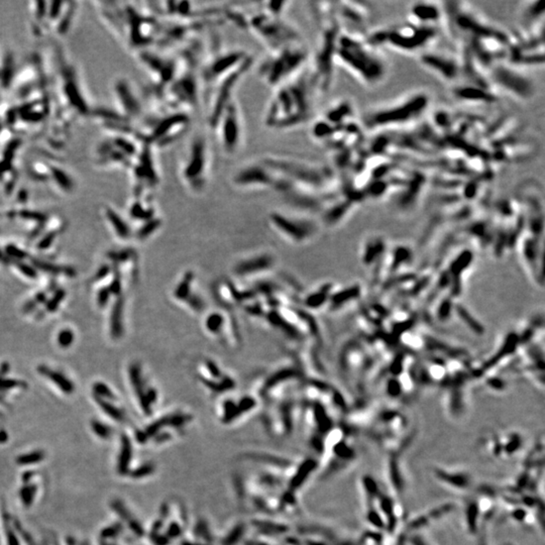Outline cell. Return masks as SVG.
I'll return each mask as SVG.
<instances>
[{"instance_id": "29", "label": "cell", "mask_w": 545, "mask_h": 545, "mask_svg": "<svg viewBox=\"0 0 545 545\" xmlns=\"http://www.w3.org/2000/svg\"><path fill=\"white\" fill-rule=\"evenodd\" d=\"M133 254L134 253L131 250H123L120 252H109L107 253V256L109 257V259L114 261L115 264L116 262L118 264V262L128 260L133 256Z\"/></svg>"}, {"instance_id": "22", "label": "cell", "mask_w": 545, "mask_h": 545, "mask_svg": "<svg viewBox=\"0 0 545 545\" xmlns=\"http://www.w3.org/2000/svg\"><path fill=\"white\" fill-rule=\"evenodd\" d=\"M49 170L51 171L52 177H53L51 179L55 182V184L57 185L58 188L62 189L65 192H70L73 190L74 188L73 180L71 179V176L69 173H67L63 168L55 167V166L49 168Z\"/></svg>"}, {"instance_id": "12", "label": "cell", "mask_w": 545, "mask_h": 545, "mask_svg": "<svg viewBox=\"0 0 545 545\" xmlns=\"http://www.w3.org/2000/svg\"><path fill=\"white\" fill-rule=\"evenodd\" d=\"M154 149L155 147L152 145L141 141L139 151L129 166L134 185L137 186L136 194L150 191L160 184V173Z\"/></svg>"}, {"instance_id": "16", "label": "cell", "mask_w": 545, "mask_h": 545, "mask_svg": "<svg viewBox=\"0 0 545 545\" xmlns=\"http://www.w3.org/2000/svg\"><path fill=\"white\" fill-rule=\"evenodd\" d=\"M421 63L443 79H454L459 69L455 59L442 53L424 54L421 57Z\"/></svg>"}, {"instance_id": "23", "label": "cell", "mask_w": 545, "mask_h": 545, "mask_svg": "<svg viewBox=\"0 0 545 545\" xmlns=\"http://www.w3.org/2000/svg\"><path fill=\"white\" fill-rule=\"evenodd\" d=\"M105 215L119 237L128 238L129 236V229L127 224L113 209L107 207L105 210Z\"/></svg>"}, {"instance_id": "17", "label": "cell", "mask_w": 545, "mask_h": 545, "mask_svg": "<svg viewBox=\"0 0 545 545\" xmlns=\"http://www.w3.org/2000/svg\"><path fill=\"white\" fill-rule=\"evenodd\" d=\"M271 220L277 229L297 240L304 239L312 233V224L305 220L294 219L282 213H273Z\"/></svg>"}, {"instance_id": "1", "label": "cell", "mask_w": 545, "mask_h": 545, "mask_svg": "<svg viewBox=\"0 0 545 545\" xmlns=\"http://www.w3.org/2000/svg\"><path fill=\"white\" fill-rule=\"evenodd\" d=\"M313 77L301 73L287 84L275 89L265 112V125L273 129L287 130L306 124L313 110Z\"/></svg>"}, {"instance_id": "25", "label": "cell", "mask_w": 545, "mask_h": 545, "mask_svg": "<svg viewBox=\"0 0 545 545\" xmlns=\"http://www.w3.org/2000/svg\"><path fill=\"white\" fill-rule=\"evenodd\" d=\"M74 333L71 329L69 328H65V329H62L59 334H58V337H57V340H58V345L62 348V349H68L72 346V343L74 342Z\"/></svg>"}, {"instance_id": "8", "label": "cell", "mask_w": 545, "mask_h": 545, "mask_svg": "<svg viewBox=\"0 0 545 545\" xmlns=\"http://www.w3.org/2000/svg\"><path fill=\"white\" fill-rule=\"evenodd\" d=\"M213 128L216 130L218 144L225 155H235L241 149L245 141V123L236 99L222 111Z\"/></svg>"}, {"instance_id": "31", "label": "cell", "mask_w": 545, "mask_h": 545, "mask_svg": "<svg viewBox=\"0 0 545 545\" xmlns=\"http://www.w3.org/2000/svg\"><path fill=\"white\" fill-rule=\"evenodd\" d=\"M57 234H58V231H56V230H53V231H50V232L44 234V236L40 238V240L38 241L37 249L42 250V251L49 249L54 244V241L57 237Z\"/></svg>"}, {"instance_id": "6", "label": "cell", "mask_w": 545, "mask_h": 545, "mask_svg": "<svg viewBox=\"0 0 545 545\" xmlns=\"http://www.w3.org/2000/svg\"><path fill=\"white\" fill-rule=\"evenodd\" d=\"M189 126L190 114L188 112L170 108L166 112L160 111L149 117L145 129L137 133V138L155 148H163L183 135Z\"/></svg>"}, {"instance_id": "18", "label": "cell", "mask_w": 545, "mask_h": 545, "mask_svg": "<svg viewBox=\"0 0 545 545\" xmlns=\"http://www.w3.org/2000/svg\"><path fill=\"white\" fill-rule=\"evenodd\" d=\"M435 477L439 481L446 483L448 487L458 491L469 490L473 482L472 477L467 472L458 470L437 469L435 471Z\"/></svg>"}, {"instance_id": "19", "label": "cell", "mask_w": 545, "mask_h": 545, "mask_svg": "<svg viewBox=\"0 0 545 545\" xmlns=\"http://www.w3.org/2000/svg\"><path fill=\"white\" fill-rule=\"evenodd\" d=\"M37 373L53 382L60 390H62L66 394H72L75 390L74 384L62 373H59L56 370L49 368L48 366L40 365L37 367Z\"/></svg>"}, {"instance_id": "27", "label": "cell", "mask_w": 545, "mask_h": 545, "mask_svg": "<svg viewBox=\"0 0 545 545\" xmlns=\"http://www.w3.org/2000/svg\"><path fill=\"white\" fill-rule=\"evenodd\" d=\"M27 384L16 379L0 378V390H10L15 388H26Z\"/></svg>"}, {"instance_id": "4", "label": "cell", "mask_w": 545, "mask_h": 545, "mask_svg": "<svg viewBox=\"0 0 545 545\" xmlns=\"http://www.w3.org/2000/svg\"><path fill=\"white\" fill-rule=\"evenodd\" d=\"M309 53L301 42L269 51L257 65L256 72L262 82L276 89L298 77L306 63Z\"/></svg>"}, {"instance_id": "15", "label": "cell", "mask_w": 545, "mask_h": 545, "mask_svg": "<svg viewBox=\"0 0 545 545\" xmlns=\"http://www.w3.org/2000/svg\"><path fill=\"white\" fill-rule=\"evenodd\" d=\"M114 94L116 103L123 115L129 121L139 118L143 115V105L136 92L127 79H119L114 85Z\"/></svg>"}, {"instance_id": "36", "label": "cell", "mask_w": 545, "mask_h": 545, "mask_svg": "<svg viewBox=\"0 0 545 545\" xmlns=\"http://www.w3.org/2000/svg\"><path fill=\"white\" fill-rule=\"evenodd\" d=\"M110 291L108 289V287H103L102 289H100V291L98 292V295H97V303H98V306L99 307H103L107 304V302L110 298Z\"/></svg>"}, {"instance_id": "7", "label": "cell", "mask_w": 545, "mask_h": 545, "mask_svg": "<svg viewBox=\"0 0 545 545\" xmlns=\"http://www.w3.org/2000/svg\"><path fill=\"white\" fill-rule=\"evenodd\" d=\"M247 27L251 32L264 43L269 51L301 42V36L297 30L282 18L267 12L257 13L252 16Z\"/></svg>"}, {"instance_id": "39", "label": "cell", "mask_w": 545, "mask_h": 545, "mask_svg": "<svg viewBox=\"0 0 545 545\" xmlns=\"http://www.w3.org/2000/svg\"><path fill=\"white\" fill-rule=\"evenodd\" d=\"M37 305H38V304H37L36 301H35L34 299L30 300V301H28V302L26 303V304L24 305L23 312H24V313H30V312L33 311V310L36 308Z\"/></svg>"}, {"instance_id": "28", "label": "cell", "mask_w": 545, "mask_h": 545, "mask_svg": "<svg viewBox=\"0 0 545 545\" xmlns=\"http://www.w3.org/2000/svg\"><path fill=\"white\" fill-rule=\"evenodd\" d=\"M5 255L7 256V257L9 259H15V260H18V261H22L23 259H25L27 256H28V254L22 250L19 249L18 247L14 246V245H8L6 248H5Z\"/></svg>"}, {"instance_id": "24", "label": "cell", "mask_w": 545, "mask_h": 545, "mask_svg": "<svg viewBox=\"0 0 545 545\" xmlns=\"http://www.w3.org/2000/svg\"><path fill=\"white\" fill-rule=\"evenodd\" d=\"M65 296H66V291L64 289L57 290L53 295V297L47 302V306H46L47 311L55 312L59 308L61 303H62L63 300L65 299Z\"/></svg>"}, {"instance_id": "14", "label": "cell", "mask_w": 545, "mask_h": 545, "mask_svg": "<svg viewBox=\"0 0 545 545\" xmlns=\"http://www.w3.org/2000/svg\"><path fill=\"white\" fill-rule=\"evenodd\" d=\"M493 79L496 84L518 96L520 99H529L533 93L532 84L529 79L521 75L518 71L506 66L499 65L493 71Z\"/></svg>"}, {"instance_id": "30", "label": "cell", "mask_w": 545, "mask_h": 545, "mask_svg": "<svg viewBox=\"0 0 545 545\" xmlns=\"http://www.w3.org/2000/svg\"><path fill=\"white\" fill-rule=\"evenodd\" d=\"M160 226V220L159 219H151L149 220L147 224L143 226V228H140L137 232V236L138 238H146L148 237L153 231H155L158 227Z\"/></svg>"}, {"instance_id": "42", "label": "cell", "mask_w": 545, "mask_h": 545, "mask_svg": "<svg viewBox=\"0 0 545 545\" xmlns=\"http://www.w3.org/2000/svg\"><path fill=\"white\" fill-rule=\"evenodd\" d=\"M0 262L4 265H8L10 262V259L7 257L5 253H3L1 250H0Z\"/></svg>"}, {"instance_id": "37", "label": "cell", "mask_w": 545, "mask_h": 545, "mask_svg": "<svg viewBox=\"0 0 545 545\" xmlns=\"http://www.w3.org/2000/svg\"><path fill=\"white\" fill-rule=\"evenodd\" d=\"M110 273V267L108 265H103L101 266L98 271L96 272L95 274V278H94V281H100V280H103L105 277H107V275Z\"/></svg>"}, {"instance_id": "9", "label": "cell", "mask_w": 545, "mask_h": 545, "mask_svg": "<svg viewBox=\"0 0 545 545\" xmlns=\"http://www.w3.org/2000/svg\"><path fill=\"white\" fill-rule=\"evenodd\" d=\"M280 178L264 159L250 160L233 173L232 185L240 190H278Z\"/></svg>"}, {"instance_id": "35", "label": "cell", "mask_w": 545, "mask_h": 545, "mask_svg": "<svg viewBox=\"0 0 545 545\" xmlns=\"http://www.w3.org/2000/svg\"><path fill=\"white\" fill-rule=\"evenodd\" d=\"M114 277H113V280L111 282L110 286L108 287L109 291L111 294L113 295H119L120 294V291H121V281H120V274H119V271L116 267H114Z\"/></svg>"}, {"instance_id": "34", "label": "cell", "mask_w": 545, "mask_h": 545, "mask_svg": "<svg viewBox=\"0 0 545 545\" xmlns=\"http://www.w3.org/2000/svg\"><path fill=\"white\" fill-rule=\"evenodd\" d=\"M95 399H96L97 403L100 405V407H102L107 414H109L110 416H112L113 418H116V419H119L121 417V413L119 412V410L117 408L113 407L112 405H110L109 403H107L106 401H104L103 399H101L97 396H95Z\"/></svg>"}, {"instance_id": "13", "label": "cell", "mask_w": 545, "mask_h": 545, "mask_svg": "<svg viewBox=\"0 0 545 545\" xmlns=\"http://www.w3.org/2000/svg\"><path fill=\"white\" fill-rule=\"evenodd\" d=\"M138 56L140 63L151 74L158 86L167 88L181 68L179 60L172 57L147 51H140Z\"/></svg>"}, {"instance_id": "32", "label": "cell", "mask_w": 545, "mask_h": 545, "mask_svg": "<svg viewBox=\"0 0 545 545\" xmlns=\"http://www.w3.org/2000/svg\"><path fill=\"white\" fill-rule=\"evenodd\" d=\"M93 390L95 392V395L97 397H106V398H109V399H115L113 393L111 392V390L105 385V384L101 383V382H97L94 384L93 386Z\"/></svg>"}, {"instance_id": "21", "label": "cell", "mask_w": 545, "mask_h": 545, "mask_svg": "<svg viewBox=\"0 0 545 545\" xmlns=\"http://www.w3.org/2000/svg\"><path fill=\"white\" fill-rule=\"evenodd\" d=\"M123 311L124 300L123 298H118L112 307L110 316V334L113 339H118L124 332Z\"/></svg>"}, {"instance_id": "5", "label": "cell", "mask_w": 545, "mask_h": 545, "mask_svg": "<svg viewBox=\"0 0 545 545\" xmlns=\"http://www.w3.org/2000/svg\"><path fill=\"white\" fill-rule=\"evenodd\" d=\"M212 168V153L207 136L193 134L185 148L179 165V177L191 194L203 193L209 184Z\"/></svg>"}, {"instance_id": "11", "label": "cell", "mask_w": 545, "mask_h": 545, "mask_svg": "<svg viewBox=\"0 0 545 545\" xmlns=\"http://www.w3.org/2000/svg\"><path fill=\"white\" fill-rule=\"evenodd\" d=\"M251 58L247 52L235 49L215 53L202 66L201 80L206 84L214 85L219 80L241 67Z\"/></svg>"}, {"instance_id": "3", "label": "cell", "mask_w": 545, "mask_h": 545, "mask_svg": "<svg viewBox=\"0 0 545 545\" xmlns=\"http://www.w3.org/2000/svg\"><path fill=\"white\" fill-rule=\"evenodd\" d=\"M430 103L425 91H413L402 97L368 109L362 115V124L369 130H380L405 126L420 118Z\"/></svg>"}, {"instance_id": "40", "label": "cell", "mask_w": 545, "mask_h": 545, "mask_svg": "<svg viewBox=\"0 0 545 545\" xmlns=\"http://www.w3.org/2000/svg\"><path fill=\"white\" fill-rule=\"evenodd\" d=\"M9 369H10V366L8 362H2L1 366H0V378H4L6 374L9 372Z\"/></svg>"}, {"instance_id": "33", "label": "cell", "mask_w": 545, "mask_h": 545, "mask_svg": "<svg viewBox=\"0 0 545 545\" xmlns=\"http://www.w3.org/2000/svg\"><path fill=\"white\" fill-rule=\"evenodd\" d=\"M15 265H16V268L18 269V271L22 273L23 275H25L26 277H28L30 279H36L37 278V272L32 266H31L29 264H26V262H23V261H17Z\"/></svg>"}, {"instance_id": "10", "label": "cell", "mask_w": 545, "mask_h": 545, "mask_svg": "<svg viewBox=\"0 0 545 545\" xmlns=\"http://www.w3.org/2000/svg\"><path fill=\"white\" fill-rule=\"evenodd\" d=\"M253 58L248 60L247 62L239 67L237 70L229 74L228 76L224 77V79L219 80L217 83L213 85L214 89L212 92V96L210 99V103L208 106V124L211 128H213L216 120L220 116L227 105L231 102L233 99H235L234 93L235 89L238 86L241 79L250 71V69L253 67Z\"/></svg>"}, {"instance_id": "41", "label": "cell", "mask_w": 545, "mask_h": 545, "mask_svg": "<svg viewBox=\"0 0 545 545\" xmlns=\"http://www.w3.org/2000/svg\"><path fill=\"white\" fill-rule=\"evenodd\" d=\"M33 299L36 301V303L38 305L43 304V303H45L47 301V295H46L45 292H39L34 296Z\"/></svg>"}, {"instance_id": "38", "label": "cell", "mask_w": 545, "mask_h": 545, "mask_svg": "<svg viewBox=\"0 0 545 545\" xmlns=\"http://www.w3.org/2000/svg\"><path fill=\"white\" fill-rule=\"evenodd\" d=\"M409 543H410V545H429L427 543V541L419 534L411 536L410 539H409Z\"/></svg>"}, {"instance_id": "20", "label": "cell", "mask_w": 545, "mask_h": 545, "mask_svg": "<svg viewBox=\"0 0 545 545\" xmlns=\"http://www.w3.org/2000/svg\"><path fill=\"white\" fill-rule=\"evenodd\" d=\"M32 267L35 270L43 271V272L48 273V274L64 275V276L70 277V278H74L76 276V270L72 267L59 266V265L53 264V262L42 260V259H38V258H32Z\"/></svg>"}, {"instance_id": "2", "label": "cell", "mask_w": 545, "mask_h": 545, "mask_svg": "<svg viewBox=\"0 0 545 545\" xmlns=\"http://www.w3.org/2000/svg\"><path fill=\"white\" fill-rule=\"evenodd\" d=\"M334 61L369 86H377L387 76V64L376 47L355 35H338Z\"/></svg>"}, {"instance_id": "26", "label": "cell", "mask_w": 545, "mask_h": 545, "mask_svg": "<svg viewBox=\"0 0 545 545\" xmlns=\"http://www.w3.org/2000/svg\"><path fill=\"white\" fill-rule=\"evenodd\" d=\"M18 215L22 218L26 219V220L35 221V222H38V224H45L46 221H47V215L42 213V212L31 211V210H23V211H20L18 213Z\"/></svg>"}]
</instances>
